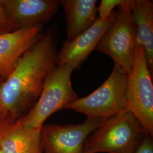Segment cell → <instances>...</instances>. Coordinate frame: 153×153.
Listing matches in <instances>:
<instances>
[{
  "mask_svg": "<svg viewBox=\"0 0 153 153\" xmlns=\"http://www.w3.org/2000/svg\"><path fill=\"white\" fill-rule=\"evenodd\" d=\"M56 45L55 30L51 28L19 58L11 74L0 85V107L9 117L16 119L35 104L47 76L57 64Z\"/></svg>",
  "mask_w": 153,
  "mask_h": 153,
  "instance_id": "6da1fadb",
  "label": "cell"
},
{
  "mask_svg": "<svg viewBox=\"0 0 153 153\" xmlns=\"http://www.w3.org/2000/svg\"><path fill=\"white\" fill-rule=\"evenodd\" d=\"M146 133L128 111L102 122L84 143L83 153H135Z\"/></svg>",
  "mask_w": 153,
  "mask_h": 153,
  "instance_id": "7a4b0ae2",
  "label": "cell"
},
{
  "mask_svg": "<svg viewBox=\"0 0 153 153\" xmlns=\"http://www.w3.org/2000/svg\"><path fill=\"white\" fill-rule=\"evenodd\" d=\"M73 71L67 64H57L51 69L36 102L27 115L19 119L22 126L41 129L50 116L79 98L71 85Z\"/></svg>",
  "mask_w": 153,
  "mask_h": 153,
  "instance_id": "3957f363",
  "label": "cell"
},
{
  "mask_svg": "<svg viewBox=\"0 0 153 153\" xmlns=\"http://www.w3.org/2000/svg\"><path fill=\"white\" fill-rule=\"evenodd\" d=\"M128 74L114 65L106 81L87 97L79 98L65 109L86 115L87 118L106 119L127 111L126 87Z\"/></svg>",
  "mask_w": 153,
  "mask_h": 153,
  "instance_id": "277c9868",
  "label": "cell"
},
{
  "mask_svg": "<svg viewBox=\"0 0 153 153\" xmlns=\"http://www.w3.org/2000/svg\"><path fill=\"white\" fill-rule=\"evenodd\" d=\"M152 76L144 49L136 43L133 64L126 82L127 111L137 119L146 134L153 137Z\"/></svg>",
  "mask_w": 153,
  "mask_h": 153,
  "instance_id": "5b68a950",
  "label": "cell"
},
{
  "mask_svg": "<svg viewBox=\"0 0 153 153\" xmlns=\"http://www.w3.org/2000/svg\"><path fill=\"white\" fill-rule=\"evenodd\" d=\"M133 0H125L100 41L97 49L109 56L117 66L128 74L133 64L136 29L131 16Z\"/></svg>",
  "mask_w": 153,
  "mask_h": 153,
  "instance_id": "8992f818",
  "label": "cell"
},
{
  "mask_svg": "<svg viewBox=\"0 0 153 153\" xmlns=\"http://www.w3.org/2000/svg\"><path fill=\"white\" fill-rule=\"evenodd\" d=\"M103 120L87 118L78 124L43 125L40 129L42 153H83L86 140Z\"/></svg>",
  "mask_w": 153,
  "mask_h": 153,
  "instance_id": "52a82bcc",
  "label": "cell"
},
{
  "mask_svg": "<svg viewBox=\"0 0 153 153\" xmlns=\"http://www.w3.org/2000/svg\"><path fill=\"white\" fill-rule=\"evenodd\" d=\"M117 11H112L104 19L98 17L96 21L71 42H63L58 52L57 64H67L79 69L89 56L97 49L100 41L114 21Z\"/></svg>",
  "mask_w": 153,
  "mask_h": 153,
  "instance_id": "ba28073f",
  "label": "cell"
},
{
  "mask_svg": "<svg viewBox=\"0 0 153 153\" xmlns=\"http://www.w3.org/2000/svg\"><path fill=\"white\" fill-rule=\"evenodd\" d=\"M12 31L43 25L59 9L57 0H0Z\"/></svg>",
  "mask_w": 153,
  "mask_h": 153,
  "instance_id": "9c48e42d",
  "label": "cell"
},
{
  "mask_svg": "<svg viewBox=\"0 0 153 153\" xmlns=\"http://www.w3.org/2000/svg\"><path fill=\"white\" fill-rule=\"evenodd\" d=\"M43 25L23 28L0 35V76L6 79L17 61L42 35Z\"/></svg>",
  "mask_w": 153,
  "mask_h": 153,
  "instance_id": "30bf717a",
  "label": "cell"
},
{
  "mask_svg": "<svg viewBox=\"0 0 153 153\" xmlns=\"http://www.w3.org/2000/svg\"><path fill=\"white\" fill-rule=\"evenodd\" d=\"M2 153H42L40 129H30L8 117L0 126Z\"/></svg>",
  "mask_w": 153,
  "mask_h": 153,
  "instance_id": "8fae6325",
  "label": "cell"
},
{
  "mask_svg": "<svg viewBox=\"0 0 153 153\" xmlns=\"http://www.w3.org/2000/svg\"><path fill=\"white\" fill-rule=\"evenodd\" d=\"M96 0H61L66 22V41L71 42L97 19Z\"/></svg>",
  "mask_w": 153,
  "mask_h": 153,
  "instance_id": "7c38bea8",
  "label": "cell"
},
{
  "mask_svg": "<svg viewBox=\"0 0 153 153\" xmlns=\"http://www.w3.org/2000/svg\"><path fill=\"white\" fill-rule=\"evenodd\" d=\"M131 16L136 29V43L144 49L149 69L153 75V1L133 0Z\"/></svg>",
  "mask_w": 153,
  "mask_h": 153,
  "instance_id": "4fadbf2b",
  "label": "cell"
},
{
  "mask_svg": "<svg viewBox=\"0 0 153 153\" xmlns=\"http://www.w3.org/2000/svg\"><path fill=\"white\" fill-rule=\"evenodd\" d=\"M125 0H102L98 7V17L104 19L114 11V9L116 6L121 5Z\"/></svg>",
  "mask_w": 153,
  "mask_h": 153,
  "instance_id": "5bb4252c",
  "label": "cell"
},
{
  "mask_svg": "<svg viewBox=\"0 0 153 153\" xmlns=\"http://www.w3.org/2000/svg\"><path fill=\"white\" fill-rule=\"evenodd\" d=\"M12 31L5 10L0 1V35Z\"/></svg>",
  "mask_w": 153,
  "mask_h": 153,
  "instance_id": "9a60e30c",
  "label": "cell"
},
{
  "mask_svg": "<svg viewBox=\"0 0 153 153\" xmlns=\"http://www.w3.org/2000/svg\"><path fill=\"white\" fill-rule=\"evenodd\" d=\"M135 153H153V137L146 135Z\"/></svg>",
  "mask_w": 153,
  "mask_h": 153,
  "instance_id": "2e32d148",
  "label": "cell"
},
{
  "mask_svg": "<svg viewBox=\"0 0 153 153\" xmlns=\"http://www.w3.org/2000/svg\"><path fill=\"white\" fill-rule=\"evenodd\" d=\"M9 117L8 115L0 107V126Z\"/></svg>",
  "mask_w": 153,
  "mask_h": 153,
  "instance_id": "e0dca14e",
  "label": "cell"
},
{
  "mask_svg": "<svg viewBox=\"0 0 153 153\" xmlns=\"http://www.w3.org/2000/svg\"><path fill=\"white\" fill-rule=\"evenodd\" d=\"M4 81V79L2 78V77L0 76V85L1 84V83Z\"/></svg>",
  "mask_w": 153,
  "mask_h": 153,
  "instance_id": "ac0fdd59",
  "label": "cell"
},
{
  "mask_svg": "<svg viewBox=\"0 0 153 153\" xmlns=\"http://www.w3.org/2000/svg\"><path fill=\"white\" fill-rule=\"evenodd\" d=\"M0 153H2V152H1V149H0Z\"/></svg>",
  "mask_w": 153,
  "mask_h": 153,
  "instance_id": "d6986e66",
  "label": "cell"
}]
</instances>
